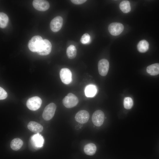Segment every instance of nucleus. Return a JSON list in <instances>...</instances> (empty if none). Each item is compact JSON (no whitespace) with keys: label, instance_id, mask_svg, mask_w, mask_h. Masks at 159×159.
Returning <instances> with one entry per match:
<instances>
[{"label":"nucleus","instance_id":"f257e3e1","mask_svg":"<svg viewBox=\"0 0 159 159\" xmlns=\"http://www.w3.org/2000/svg\"><path fill=\"white\" fill-rule=\"evenodd\" d=\"M79 102L78 98L72 93H69L62 100L63 105L66 107L71 108L76 106Z\"/></svg>","mask_w":159,"mask_h":159},{"label":"nucleus","instance_id":"f03ea898","mask_svg":"<svg viewBox=\"0 0 159 159\" xmlns=\"http://www.w3.org/2000/svg\"><path fill=\"white\" fill-rule=\"evenodd\" d=\"M43 39L39 36L33 37L29 41L28 47L29 49L33 52H37Z\"/></svg>","mask_w":159,"mask_h":159},{"label":"nucleus","instance_id":"7ed1b4c3","mask_svg":"<svg viewBox=\"0 0 159 159\" xmlns=\"http://www.w3.org/2000/svg\"><path fill=\"white\" fill-rule=\"evenodd\" d=\"M56 109V106L54 103H51L47 105L43 112V118L47 121L51 120L54 116Z\"/></svg>","mask_w":159,"mask_h":159},{"label":"nucleus","instance_id":"20e7f679","mask_svg":"<svg viewBox=\"0 0 159 159\" xmlns=\"http://www.w3.org/2000/svg\"><path fill=\"white\" fill-rule=\"evenodd\" d=\"M42 103L41 99L38 96H34L29 99L26 101V105L30 110L35 111L39 109Z\"/></svg>","mask_w":159,"mask_h":159},{"label":"nucleus","instance_id":"39448f33","mask_svg":"<svg viewBox=\"0 0 159 159\" xmlns=\"http://www.w3.org/2000/svg\"><path fill=\"white\" fill-rule=\"evenodd\" d=\"M52 45L48 40L44 39L42 42L37 53L41 55H47L51 52Z\"/></svg>","mask_w":159,"mask_h":159},{"label":"nucleus","instance_id":"423d86ee","mask_svg":"<svg viewBox=\"0 0 159 159\" xmlns=\"http://www.w3.org/2000/svg\"><path fill=\"white\" fill-rule=\"evenodd\" d=\"M104 119V114L100 110L95 111L92 116V121L93 124L97 127L100 126L103 124Z\"/></svg>","mask_w":159,"mask_h":159},{"label":"nucleus","instance_id":"0eeeda50","mask_svg":"<svg viewBox=\"0 0 159 159\" xmlns=\"http://www.w3.org/2000/svg\"><path fill=\"white\" fill-rule=\"evenodd\" d=\"M124 27L122 24L118 22H113L108 26V31L112 35L116 36L120 34L123 31Z\"/></svg>","mask_w":159,"mask_h":159},{"label":"nucleus","instance_id":"6e6552de","mask_svg":"<svg viewBox=\"0 0 159 159\" xmlns=\"http://www.w3.org/2000/svg\"><path fill=\"white\" fill-rule=\"evenodd\" d=\"M60 77L62 82L65 84H68L72 81V74L68 68L62 69L60 72Z\"/></svg>","mask_w":159,"mask_h":159},{"label":"nucleus","instance_id":"1a4fd4ad","mask_svg":"<svg viewBox=\"0 0 159 159\" xmlns=\"http://www.w3.org/2000/svg\"><path fill=\"white\" fill-rule=\"evenodd\" d=\"M63 19L60 16L54 17L51 21L50 26L51 30L54 32L59 31L62 28L63 24Z\"/></svg>","mask_w":159,"mask_h":159},{"label":"nucleus","instance_id":"9d476101","mask_svg":"<svg viewBox=\"0 0 159 159\" xmlns=\"http://www.w3.org/2000/svg\"><path fill=\"white\" fill-rule=\"evenodd\" d=\"M98 70L99 74L105 76L107 74L109 67L108 61L106 59L100 60L98 64Z\"/></svg>","mask_w":159,"mask_h":159},{"label":"nucleus","instance_id":"9b49d317","mask_svg":"<svg viewBox=\"0 0 159 159\" xmlns=\"http://www.w3.org/2000/svg\"><path fill=\"white\" fill-rule=\"evenodd\" d=\"M32 5L35 9L41 11L47 10L50 6L48 1L42 0H34L32 2Z\"/></svg>","mask_w":159,"mask_h":159},{"label":"nucleus","instance_id":"f8f14e48","mask_svg":"<svg viewBox=\"0 0 159 159\" xmlns=\"http://www.w3.org/2000/svg\"><path fill=\"white\" fill-rule=\"evenodd\" d=\"M89 118V112L85 110H81L76 114L75 119L76 121L81 124H84L88 121Z\"/></svg>","mask_w":159,"mask_h":159},{"label":"nucleus","instance_id":"ddd939ff","mask_svg":"<svg viewBox=\"0 0 159 159\" xmlns=\"http://www.w3.org/2000/svg\"><path fill=\"white\" fill-rule=\"evenodd\" d=\"M31 140L32 144L36 148H41L43 145L44 143L43 137L38 133L32 136Z\"/></svg>","mask_w":159,"mask_h":159},{"label":"nucleus","instance_id":"4468645a","mask_svg":"<svg viewBox=\"0 0 159 159\" xmlns=\"http://www.w3.org/2000/svg\"><path fill=\"white\" fill-rule=\"evenodd\" d=\"M27 127L31 131L35 133H39L41 132L43 129L41 125L37 122L32 121L28 123Z\"/></svg>","mask_w":159,"mask_h":159},{"label":"nucleus","instance_id":"2eb2a0df","mask_svg":"<svg viewBox=\"0 0 159 159\" xmlns=\"http://www.w3.org/2000/svg\"><path fill=\"white\" fill-rule=\"evenodd\" d=\"M85 94L86 97H92L94 96L97 92L96 86L90 84L87 85L85 90Z\"/></svg>","mask_w":159,"mask_h":159},{"label":"nucleus","instance_id":"dca6fc26","mask_svg":"<svg viewBox=\"0 0 159 159\" xmlns=\"http://www.w3.org/2000/svg\"><path fill=\"white\" fill-rule=\"evenodd\" d=\"M97 147L96 145L93 143H89L85 145L84 148L85 153L89 155H94L96 153Z\"/></svg>","mask_w":159,"mask_h":159},{"label":"nucleus","instance_id":"f3484780","mask_svg":"<svg viewBox=\"0 0 159 159\" xmlns=\"http://www.w3.org/2000/svg\"><path fill=\"white\" fill-rule=\"evenodd\" d=\"M148 73L150 74L155 76L159 74V64L155 63L148 66L146 69Z\"/></svg>","mask_w":159,"mask_h":159},{"label":"nucleus","instance_id":"a211bd4d","mask_svg":"<svg viewBox=\"0 0 159 159\" xmlns=\"http://www.w3.org/2000/svg\"><path fill=\"white\" fill-rule=\"evenodd\" d=\"M23 144L22 140L20 138H16L13 139L11 142L10 147L14 150H19Z\"/></svg>","mask_w":159,"mask_h":159},{"label":"nucleus","instance_id":"6ab92c4d","mask_svg":"<svg viewBox=\"0 0 159 159\" xmlns=\"http://www.w3.org/2000/svg\"><path fill=\"white\" fill-rule=\"evenodd\" d=\"M149 46L148 42L145 40H143L140 41L138 44L137 49L140 52H145L148 49Z\"/></svg>","mask_w":159,"mask_h":159},{"label":"nucleus","instance_id":"aec40b11","mask_svg":"<svg viewBox=\"0 0 159 159\" xmlns=\"http://www.w3.org/2000/svg\"><path fill=\"white\" fill-rule=\"evenodd\" d=\"M119 7L120 9L124 13H127L131 10L130 2L127 0H124L120 3Z\"/></svg>","mask_w":159,"mask_h":159},{"label":"nucleus","instance_id":"412c9836","mask_svg":"<svg viewBox=\"0 0 159 159\" xmlns=\"http://www.w3.org/2000/svg\"><path fill=\"white\" fill-rule=\"evenodd\" d=\"M67 54L69 59H73L77 55V49L73 45L69 46L67 49Z\"/></svg>","mask_w":159,"mask_h":159},{"label":"nucleus","instance_id":"4be33fe9","mask_svg":"<svg viewBox=\"0 0 159 159\" xmlns=\"http://www.w3.org/2000/svg\"><path fill=\"white\" fill-rule=\"evenodd\" d=\"M9 18L6 14L3 12L0 13V27L1 28L6 27L7 25Z\"/></svg>","mask_w":159,"mask_h":159},{"label":"nucleus","instance_id":"5701e85b","mask_svg":"<svg viewBox=\"0 0 159 159\" xmlns=\"http://www.w3.org/2000/svg\"><path fill=\"white\" fill-rule=\"evenodd\" d=\"M133 104L132 100L130 97H125L124 98L123 105L124 108L127 109H130Z\"/></svg>","mask_w":159,"mask_h":159},{"label":"nucleus","instance_id":"b1692460","mask_svg":"<svg viewBox=\"0 0 159 159\" xmlns=\"http://www.w3.org/2000/svg\"><path fill=\"white\" fill-rule=\"evenodd\" d=\"M90 41V37L87 33L84 34L81 37V42L83 44H86L89 43Z\"/></svg>","mask_w":159,"mask_h":159},{"label":"nucleus","instance_id":"393cba45","mask_svg":"<svg viewBox=\"0 0 159 159\" xmlns=\"http://www.w3.org/2000/svg\"><path fill=\"white\" fill-rule=\"evenodd\" d=\"M7 97V94L6 92L1 87H0V99L4 100L6 99Z\"/></svg>","mask_w":159,"mask_h":159},{"label":"nucleus","instance_id":"a878e982","mask_svg":"<svg viewBox=\"0 0 159 159\" xmlns=\"http://www.w3.org/2000/svg\"><path fill=\"white\" fill-rule=\"evenodd\" d=\"M71 1L73 4H81L87 1L86 0H71Z\"/></svg>","mask_w":159,"mask_h":159}]
</instances>
